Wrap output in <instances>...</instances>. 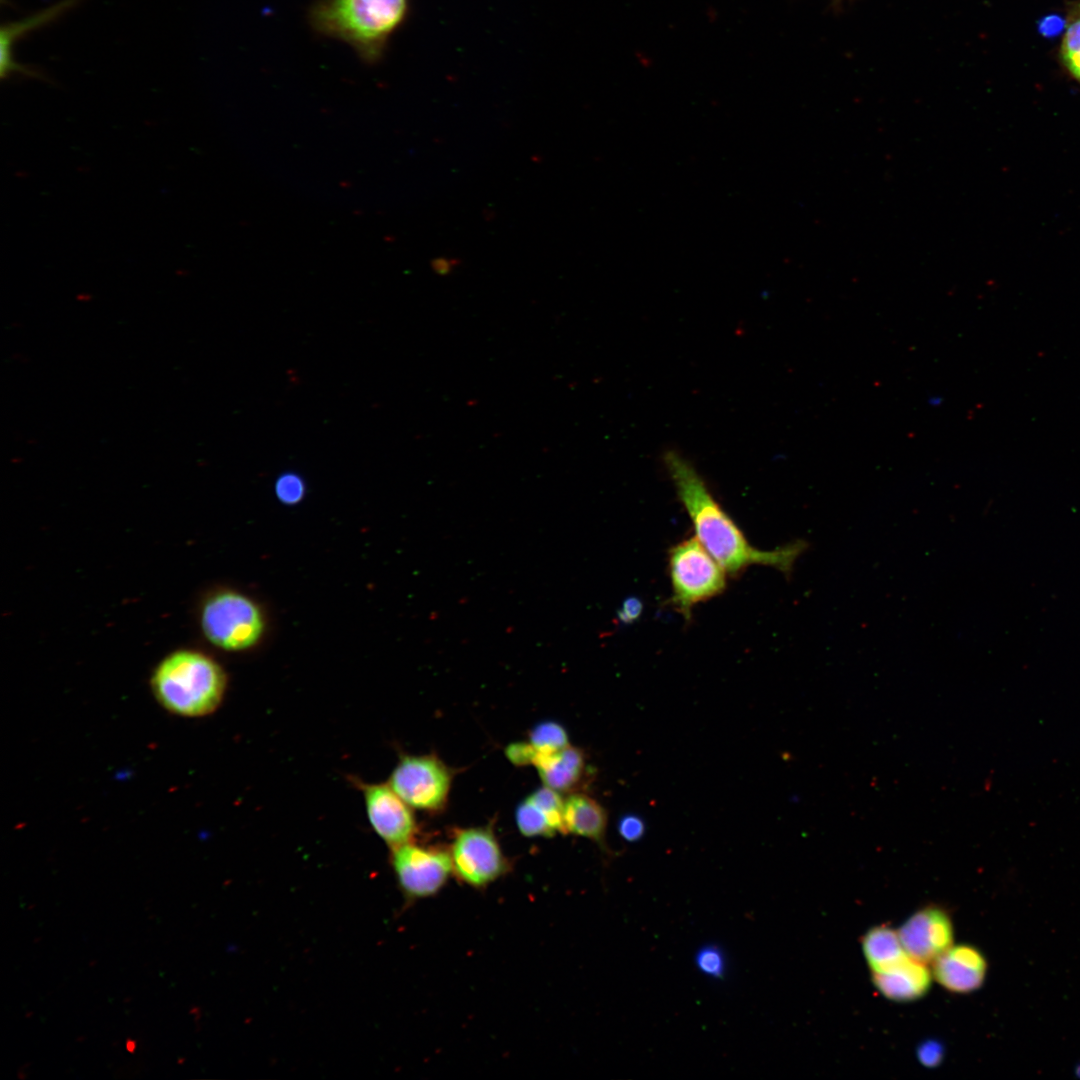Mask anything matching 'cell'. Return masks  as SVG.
<instances>
[{
  "label": "cell",
  "mask_w": 1080,
  "mask_h": 1080,
  "mask_svg": "<svg viewBox=\"0 0 1080 1080\" xmlns=\"http://www.w3.org/2000/svg\"><path fill=\"white\" fill-rule=\"evenodd\" d=\"M515 820L521 834L527 837H551L557 833L543 810L528 797L518 805Z\"/></svg>",
  "instance_id": "18"
},
{
  "label": "cell",
  "mask_w": 1080,
  "mask_h": 1080,
  "mask_svg": "<svg viewBox=\"0 0 1080 1080\" xmlns=\"http://www.w3.org/2000/svg\"><path fill=\"white\" fill-rule=\"evenodd\" d=\"M617 828L620 836L628 842L640 840L646 830L643 819L632 813L623 815L618 822Z\"/></svg>",
  "instance_id": "23"
},
{
  "label": "cell",
  "mask_w": 1080,
  "mask_h": 1080,
  "mask_svg": "<svg viewBox=\"0 0 1080 1080\" xmlns=\"http://www.w3.org/2000/svg\"><path fill=\"white\" fill-rule=\"evenodd\" d=\"M1060 58L1069 74L1080 83V0L1068 8Z\"/></svg>",
  "instance_id": "17"
},
{
  "label": "cell",
  "mask_w": 1080,
  "mask_h": 1080,
  "mask_svg": "<svg viewBox=\"0 0 1080 1080\" xmlns=\"http://www.w3.org/2000/svg\"><path fill=\"white\" fill-rule=\"evenodd\" d=\"M873 983L888 999L911 1001L923 996L931 982L926 964L907 958L897 967L882 973H873Z\"/></svg>",
  "instance_id": "14"
},
{
  "label": "cell",
  "mask_w": 1080,
  "mask_h": 1080,
  "mask_svg": "<svg viewBox=\"0 0 1080 1080\" xmlns=\"http://www.w3.org/2000/svg\"><path fill=\"white\" fill-rule=\"evenodd\" d=\"M607 811L585 793H571L564 800L566 832L603 844L607 827Z\"/></svg>",
  "instance_id": "15"
},
{
  "label": "cell",
  "mask_w": 1080,
  "mask_h": 1080,
  "mask_svg": "<svg viewBox=\"0 0 1080 1080\" xmlns=\"http://www.w3.org/2000/svg\"><path fill=\"white\" fill-rule=\"evenodd\" d=\"M529 742L539 753H553L569 744L566 730L558 723L546 721L537 724L529 733Z\"/></svg>",
  "instance_id": "19"
},
{
  "label": "cell",
  "mask_w": 1080,
  "mask_h": 1080,
  "mask_svg": "<svg viewBox=\"0 0 1080 1080\" xmlns=\"http://www.w3.org/2000/svg\"><path fill=\"white\" fill-rule=\"evenodd\" d=\"M862 947L873 973L887 972L909 958L898 932L888 926L870 929L863 937Z\"/></svg>",
  "instance_id": "16"
},
{
  "label": "cell",
  "mask_w": 1080,
  "mask_h": 1080,
  "mask_svg": "<svg viewBox=\"0 0 1080 1080\" xmlns=\"http://www.w3.org/2000/svg\"><path fill=\"white\" fill-rule=\"evenodd\" d=\"M833 1L840 2V1H843V0H833Z\"/></svg>",
  "instance_id": "31"
},
{
  "label": "cell",
  "mask_w": 1080,
  "mask_h": 1080,
  "mask_svg": "<svg viewBox=\"0 0 1080 1080\" xmlns=\"http://www.w3.org/2000/svg\"><path fill=\"white\" fill-rule=\"evenodd\" d=\"M528 798L543 810L556 832H566L564 800L559 792L544 785L531 793Z\"/></svg>",
  "instance_id": "20"
},
{
  "label": "cell",
  "mask_w": 1080,
  "mask_h": 1080,
  "mask_svg": "<svg viewBox=\"0 0 1080 1080\" xmlns=\"http://www.w3.org/2000/svg\"><path fill=\"white\" fill-rule=\"evenodd\" d=\"M388 784L412 809L439 812L448 801L452 772L434 755H402Z\"/></svg>",
  "instance_id": "6"
},
{
  "label": "cell",
  "mask_w": 1080,
  "mask_h": 1080,
  "mask_svg": "<svg viewBox=\"0 0 1080 1080\" xmlns=\"http://www.w3.org/2000/svg\"><path fill=\"white\" fill-rule=\"evenodd\" d=\"M672 596L670 603L686 621L693 607L726 589V571L697 537L672 546L668 553Z\"/></svg>",
  "instance_id": "4"
},
{
  "label": "cell",
  "mask_w": 1080,
  "mask_h": 1080,
  "mask_svg": "<svg viewBox=\"0 0 1080 1080\" xmlns=\"http://www.w3.org/2000/svg\"><path fill=\"white\" fill-rule=\"evenodd\" d=\"M200 625L209 642L228 651L253 647L261 639L265 620L260 607L249 597L232 590L208 597L200 611Z\"/></svg>",
  "instance_id": "5"
},
{
  "label": "cell",
  "mask_w": 1080,
  "mask_h": 1080,
  "mask_svg": "<svg viewBox=\"0 0 1080 1080\" xmlns=\"http://www.w3.org/2000/svg\"><path fill=\"white\" fill-rule=\"evenodd\" d=\"M533 765L544 785L559 793L576 790L586 772L583 751L570 745L553 753L537 752Z\"/></svg>",
  "instance_id": "13"
},
{
  "label": "cell",
  "mask_w": 1080,
  "mask_h": 1080,
  "mask_svg": "<svg viewBox=\"0 0 1080 1080\" xmlns=\"http://www.w3.org/2000/svg\"><path fill=\"white\" fill-rule=\"evenodd\" d=\"M362 792L374 832L390 847L411 842L417 833L412 808L386 783L354 781Z\"/></svg>",
  "instance_id": "9"
},
{
  "label": "cell",
  "mask_w": 1080,
  "mask_h": 1080,
  "mask_svg": "<svg viewBox=\"0 0 1080 1080\" xmlns=\"http://www.w3.org/2000/svg\"><path fill=\"white\" fill-rule=\"evenodd\" d=\"M455 265V261L446 259L444 257L436 258L432 261V269L439 275L449 274Z\"/></svg>",
  "instance_id": "28"
},
{
  "label": "cell",
  "mask_w": 1080,
  "mask_h": 1080,
  "mask_svg": "<svg viewBox=\"0 0 1080 1080\" xmlns=\"http://www.w3.org/2000/svg\"><path fill=\"white\" fill-rule=\"evenodd\" d=\"M942 401H943V398H942V397H939V396H937V395H934V396H932V397H930V398L928 399V403H929V404H930L931 406H939V405H940V404L942 403Z\"/></svg>",
  "instance_id": "29"
},
{
  "label": "cell",
  "mask_w": 1080,
  "mask_h": 1080,
  "mask_svg": "<svg viewBox=\"0 0 1080 1080\" xmlns=\"http://www.w3.org/2000/svg\"><path fill=\"white\" fill-rule=\"evenodd\" d=\"M82 1L83 0H61L24 19L3 25L0 31L1 77L5 78L12 73H20L25 76L43 79L44 76L38 70L14 60L12 53L13 44L16 40L21 39L26 33L54 22L69 10L78 6Z\"/></svg>",
  "instance_id": "12"
},
{
  "label": "cell",
  "mask_w": 1080,
  "mask_h": 1080,
  "mask_svg": "<svg viewBox=\"0 0 1080 1080\" xmlns=\"http://www.w3.org/2000/svg\"><path fill=\"white\" fill-rule=\"evenodd\" d=\"M643 611L642 601L634 596L626 598L616 611V618L620 624H632L637 621Z\"/></svg>",
  "instance_id": "25"
},
{
  "label": "cell",
  "mask_w": 1080,
  "mask_h": 1080,
  "mask_svg": "<svg viewBox=\"0 0 1080 1080\" xmlns=\"http://www.w3.org/2000/svg\"><path fill=\"white\" fill-rule=\"evenodd\" d=\"M1065 25L1066 20L1059 15H1047L1040 19L1038 29L1042 35L1051 38L1061 33L1065 28Z\"/></svg>",
  "instance_id": "27"
},
{
  "label": "cell",
  "mask_w": 1080,
  "mask_h": 1080,
  "mask_svg": "<svg viewBox=\"0 0 1080 1080\" xmlns=\"http://www.w3.org/2000/svg\"><path fill=\"white\" fill-rule=\"evenodd\" d=\"M697 965L706 974L720 976L724 970V958L719 949L704 948L697 955Z\"/></svg>",
  "instance_id": "22"
},
{
  "label": "cell",
  "mask_w": 1080,
  "mask_h": 1080,
  "mask_svg": "<svg viewBox=\"0 0 1080 1080\" xmlns=\"http://www.w3.org/2000/svg\"><path fill=\"white\" fill-rule=\"evenodd\" d=\"M943 1056V1048L937 1041H927L918 1049V1058L923 1065L936 1066Z\"/></svg>",
  "instance_id": "26"
},
{
  "label": "cell",
  "mask_w": 1080,
  "mask_h": 1080,
  "mask_svg": "<svg viewBox=\"0 0 1080 1080\" xmlns=\"http://www.w3.org/2000/svg\"><path fill=\"white\" fill-rule=\"evenodd\" d=\"M663 459L697 539L727 574L737 576L750 565H763L791 575L808 542L795 540L768 551L753 547L690 461L674 450L667 451Z\"/></svg>",
  "instance_id": "1"
},
{
  "label": "cell",
  "mask_w": 1080,
  "mask_h": 1080,
  "mask_svg": "<svg viewBox=\"0 0 1080 1080\" xmlns=\"http://www.w3.org/2000/svg\"><path fill=\"white\" fill-rule=\"evenodd\" d=\"M453 873L469 886L483 888L502 877L509 863L489 827H470L455 832L449 849Z\"/></svg>",
  "instance_id": "7"
},
{
  "label": "cell",
  "mask_w": 1080,
  "mask_h": 1080,
  "mask_svg": "<svg viewBox=\"0 0 1080 1080\" xmlns=\"http://www.w3.org/2000/svg\"><path fill=\"white\" fill-rule=\"evenodd\" d=\"M135 1048H136V1042L134 1040H132V1039H128L127 1042H126V1049L129 1052H134Z\"/></svg>",
  "instance_id": "30"
},
{
  "label": "cell",
  "mask_w": 1080,
  "mask_h": 1080,
  "mask_svg": "<svg viewBox=\"0 0 1080 1080\" xmlns=\"http://www.w3.org/2000/svg\"><path fill=\"white\" fill-rule=\"evenodd\" d=\"M391 864L402 892L411 899L434 896L453 873L449 850L414 840L391 848Z\"/></svg>",
  "instance_id": "8"
},
{
  "label": "cell",
  "mask_w": 1080,
  "mask_h": 1080,
  "mask_svg": "<svg viewBox=\"0 0 1080 1080\" xmlns=\"http://www.w3.org/2000/svg\"><path fill=\"white\" fill-rule=\"evenodd\" d=\"M932 963L937 982L956 993H968L979 988L987 967L981 952L969 945L951 946Z\"/></svg>",
  "instance_id": "11"
},
{
  "label": "cell",
  "mask_w": 1080,
  "mask_h": 1080,
  "mask_svg": "<svg viewBox=\"0 0 1080 1080\" xmlns=\"http://www.w3.org/2000/svg\"><path fill=\"white\" fill-rule=\"evenodd\" d=\"M150 683L153 695L168 712L194 718L218 708L227 678L223 668L208 655L180 649L160 661Z\"/></svg>",
  "instance_id": "3"
},
{
  "label": "cell",
  "mask_w": 1080,
  "mask_h": 1080,
  "mask_svg": "<svg viewBox=\"0 0 1080 1080\" xmlns=\"http://www.w3.org/2000/svg\"><path fill=\"white\" fill-rule=\"evenodd\" d=\"M305 483L301 476L294 472L281 474L275 482V494L284 504H296L305 495Z\"/></svg>",
  "instance_id": "21"
},
{
  "label": "cell",
  "mask_w": 1080,
  "mask_h": 1080,
  "mask_svg": "<svg viewBox=\"0 0 1080 1080\" xmlns=\"http://www.w3.org/2000/svg\"><path fill=\"white\" fill-rule=\"evenodd\" d=\"M407 12L408 0H316L307 17L316 33L347 44L363 62L376 64Z\"/></svg>",
  "instance_id": "2"
},
{
  "label": "cell",
  "mask_w": 1080,
  "mask_h": 1080,
  "mask_svg": "<svg viewBox=\"0 0 1080 1080\" xmlns=\"http://www.w3.org/2000/svg\"><path fill=\"white\" fill-rule=\"evenodd\" d=\"M505 754L514 765L525 766L533 765L537 751L529 741L515 742L506 747Z\"/></svg>",
  "instance_id": "24"
},
{
  "label": "cell",
  "mask_w": 1080,
  "mask_h": 1080,
  "mask_svg": "<svg viewBox=\"0 0 1080 1080\" xmlns=\"http://www.w3.org/2000/svg\"><path fill=\"white\" fill-rule=\"evenodd\" d=\"M898 935L906 954L927 964L952 946L953 928L944 909L927 906L915 912L900 927Z\"/></svg>",
  "instance_id": "10"
}]
</instances>
